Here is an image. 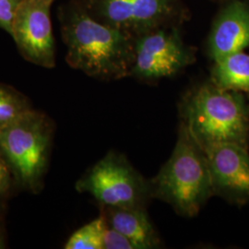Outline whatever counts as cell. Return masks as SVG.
Wrapping results in <instances>:
<instances>
[{
    "instance_id": "obj_7",
    "label": "cell",
    "mask_w": 249,
    "mask_h": 249,
    "mask_svg": "<svg viewBox=\"0 0 249 249\" xmlns=\"http://www.w3.org/2000/svg\"><path fill=\"white\" fill-rule=\"evenodd\" d=\"M53 0H21L11 36L29 62L52 69L55 66L54 40L50 9Z\"/></svg>"
},
{
    "instance_id": "obj_5",
    "label": "cell",
    "mask_w": 249,
    "mask_h": 249,
    "mask_svg": "<svg viewBox=\"0 0 249 249\" xmlns=\"http://www.w3.org/2000/svg\"><path fill=\"white\" fill-rule=\"evenodd\" d=\"M80 193H89L100 205L142 208L151 198L150 182L124 155L109 151L76 183Z\"/></svg>"
},
{
    "instance_id": "obj_18",
    "label": "cell",
    "mask_w": 249,
    "mask_h": 249,
    "mask_svg": "<svg viewBox=\"0 0 249 249\" xmlns=\"http://www.w3.org/2000/svg\"><path fill=\"white\" fill-rule=\"evenodd\" d=\"M7 232L2 217H0V249H7Z\"/></svg>"
},
{
    "instance_id": "obj_12",
    "label": "cell",
    "mask_w": 249,
    "mask_h": 249,
    "mask_svg": "<svg viewBox=\"0 0 249 249\" xmlns=\"http://www.w3.org/2000/svg\"><path fill=\"white\" fill-rule=\"evenodd\" d=\"M212 82L222 89L249 92V53H231L214 61Z\"/></svg>"
},
{
    "instance_id": "obj_2",
    "label": "cell",
    "mask_w": 249,
    "mask_h": 249,
    "mask_svg": "<svg viewBox=\"0 0 249 249\" xmlns=\"http://www.w3.org/2000/svg\"><path fill=\"white\" fill-rule=\"evenodd\" d=\"M180 112L182 123L203 150L222 143L247 147L249 112L236 91L205 83L187 93Z\"/></svg>"
},
{
    "instance_id": "obj_4",
    "label": "cell",
    "mask_w": 249,
    "mask_h": 249,
    "mask_svg": "<svg viewBox=\"0 0 249 249\" xmlns=\"http://www.w3.org/2000/svg\"><path fill=\"white\" fill-rule=\"evenodd\" d=\"M54 124L45 113L31 109L0 128V150L19 186L38 193L44 186Z\"/></svg>"
},
{
    "instance_id": "obj_8",
    "label": "cell",
    "mask_w": 249,
    "mask_h": 249,
    "mask_svg": "<svg viewBox=\"0 0 249 249\" xmlns=\"http://www.w3.org/2000/svg\"><path fill=\"white\" fill-rule=\"evenodd\" d=\"M99 19L142 36L163 26L175 15L176 0H92Z\"/></svg>"
},
{
    "instance_id": "obj_1",
    "label": "cell",
    "mask_w": 249,
    "mask_h": 249,
    "mask_svg": "<svg viewBox=\"0 0 249 249\" xmlns=\"http://www.w3.org/2000/svg\"><path fill=\"white\" fill-rule=\"evenodd\" d=\"M66 60L75 70L103 80L131 75L135 38L82 11L73 12L63 27Z\"/></svg>"
},
{
    "instance_id": "obj_9",
    "label": "cell",
    "mask_w": 249,
    "mask_h": 249,
    "mask_svg": "<svg viewBox=\"0 0 249 249\" xmlns=\"http://www.w3.org/2000/svg\"><path fill=\"white\" fill-rule=\"evenodd\" d=\"M213 194L249 198V154L237 143H222L206 150Z\"/></svg>"
},
{
    "instance_id": "obj_17",
    "label": "cell",
    "mask_w": 249,
    "mask_h": 249,
    "mask_svg": "<svg viewBox=\"0 0 249 249\" xmlns=\"http://www.w3.org/2000/svg\"><path fill=\"white\" fill-rule=\"evenodd\" d=\"M13 173L9 162L0 150V198L7 196L12 187Z\"/></svg>"
},
{
    "instance_id": "obj_14",
    "label": "cell",
    "mask_w": 249,
    "mask_h": 249,
    "mask_svg": "<svg viewBox=\"0 0 249 249\" xmlns=\"http://www.w3.org/2000/svg\"><path fill=\"white\" fill-rule=\"evenodd\" d=\"M33 109L29 100L17 90L0 85V128Z\"/></svg>"
},
{
    "instance_id": "obj_15",
    "label": "cell",
    "mask_w": 249,
    "mask_h": 249,
    "mask_svg": "<svg viewBox=\"0 0 249 249\" xmlns=\"http://www.w3.org/2000/svg\"><path fill=\"white\" fill-rule=\"evenodd\" d=\"M103 245L104 249H135L131 241L107 223L103 234Z\"/></svg>"
},
{
    "instance_id": "obj_16",
    "label": "cell",
    "mask_w": 249,
    "mask_h": 249,
    "mask_svg": "<svg viewBox=\"0 0 249 249\" xmlns=\"http://www.w3.org/2000/svg\"><path fill=\"white\" fill-rule=\"evenodd\" d=\"M21 0H0V28L11 36L12 25Z\"/></svg>"
},
{
    "instance_id": "obj_6",
    "label": "cell",
    "mask_w": 249,
    "mask_h": 249,
    "mask_svg": "<svg viewBox=\"0 0 249 249\" xmlns=\"http://www.w3.org/2000/svg\"><path fill=\"white\" fill-rule=\"evenodd\" d=\"M194 61L195 53L178 31L160 27L135 39L131 75L144 80L169 78Z\"/></svg>"
},
{
    "instance_id": "obj_11",
    "label": "cell",
    "mask_w": 249,
    "mask_h": 249,
    "mask_svg": "<svg viewBox=\"0 0 249 249\" xmlns=\"http://www.w3.org/2000/svg\"><path fill=\"white\" fill-rule=\"evenodd\" d=\"M101 215L109 226L131 241L135 249L160 248V237L145 209L101 205Z\"/></svg>"
},
{
    "instance_id": "obj_10",
    "label": "cell",
    "mask_w": 249,
    "mask_h": 249,
    "mask_svg": "<svg viewBox=\"0 0 249 249\" xmlns=\"http://www.w3.org/2000/svg\"><path fill=\"white\" fill-rule=\"evenodd\" d=\"M249 46V8L233 0L225 6L214 20L209 36V53L214 61L244 51Z\"/></svg>"
},
{
    "instance_id": "obj_19",
    "label": "cell",
    "mask_w": 249,
    "mask_h": 249,
    "mask_svg": "<svg viewBox=\"0 0 249 249\" xmlns=\"http://www.w3.org/2000/svg\"><path fill=\"white\" fill-rule=\"evenodd\" d=\"M4 209H5L4 205L2 204V203L0 202V217L2 216V213H3V212H4Z\"/></svg>"
},
{
    "instance_id": "obj_3",
    "label": "cell",
    "mask_w": 249,
    "mask_h": 249,
    "mask_svg": "<svg viewBox=\"0 0 249 249\" xmlns=\"http://www.w3.org/2000/svg\"><path fill=\"white\" fill-rule=\"evenodd\" d=\"M149 182L151 197L167 202L186 217L196 216L213 195L206 153L182 122L169 160Z\"/></svg>"
},
{
    "instance_id": "obj_13",
    "label": "cell",
    "mask_w": 249,
    "mask_h": 249,
    "mask_svg": "<svg viewBox=\"0 0 249 249\" xmlns=\"http://www.w3.org/2000/svg\"><path fill=\"white\" fill-rule=\"evenodd\" d=\"M107 222L100 215L97 219L75 231L65 244L66 249H104L103 234Z\"/></svg>"
}]
</instances>
